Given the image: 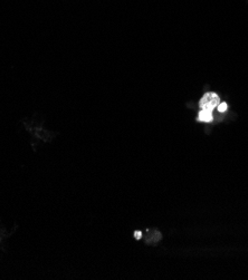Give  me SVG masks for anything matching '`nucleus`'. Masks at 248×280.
Wrapping results in <instances>:
<instances>
[{
  "instance_id": "nucleus-4",
  "label": "nucleus",
  "mask_w": 248,
  "mask_h": 280,
  "mask_svg": "<svg viewBox=\"0 0 248 280\" xmlns=\"http://www.w3.org/2000/svg\"><path fill=\"white\" fill-rule=\"evenodd\" d=\"M134 235H135V239H140L141 238V232L137 231V232L134 233Z\"/></svg>"
},
{
  "instance_id": "nucleus-3",
  "label": "nucleus",
  "mask_w": 248,
  "mask_h": 280,
  "mask_svg": "<svg viewBox=\"0 0 248 280\" xmlns=\"http://www.w3.org/2000/svg\"><path fill=\"white\" fill-rule=\"evenodd\" d=\"M218 111H219L220 113L226 112L227 111V104H226V103H221V104L218 105Z\"/></svg>"
},
{
  "instance_id": "nucleus-2",
  "label": "nucleus",
  "mask_w": 248,
  "mask_h": 280,
  "mask_svg": "<svg viewBox=\"0 0 248 280\" xmlns=\"http://www.w3.org/2000/svg\"><path fill=\"white\" fill-rule=\"evenodd\" d=\"M213 116L211 112H207V111H200L198 114V121L200 122H205V123H209L212 122Z\"/></svg>"
},
{
  "instance_id": "nucleus-1",
  "label": "nucleus",
  "mask_w": 248,
  "mask_h": 280,
  "mask_svg": "<svg viewBox=\"0 0 248 280\" xmlns=\"http://www.w3.org/2000/svg\"><path fill=\"white\" fill-rule=\"evenodd\" d=\"M219 104H220L219 96L213 92H208L202 96L200 103H199V106H200L201 111H207L212 113V111L217 109Z\"/></svg>"
}]
</instances>
